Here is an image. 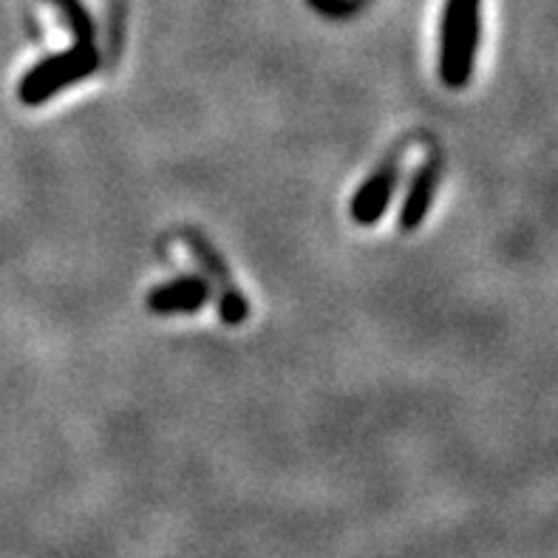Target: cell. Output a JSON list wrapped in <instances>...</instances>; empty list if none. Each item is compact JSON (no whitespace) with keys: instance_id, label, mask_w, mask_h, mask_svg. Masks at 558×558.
Returning <instances> with one entry per match:
<instances>
[{"instance_id":"5b68a950","label":"cell","mask_w":558,"mask_h":558,"mask_svg":"<svg viewBox=\"0 0 558 558\" xmlns=\"http://www.w3.org/2000/svg\"><path fill=\"white\" fill-rule=\"evenodd\" d=\"M397 182H400V159L391 156L361 184V191L354 193L352 219L357 225H375V221H380L391 196H395Z\"/></svg>"},{"instance_id":"8992f818","label":"cell","mask_w":558,"mask_h":558,"mask_svg":"<svg viewBox=\"0 0 558 558\" xmlns=\"http://www.w3.org/2000/svg\"><path fill=\"white\" fill-rule=\"evenodd\" d=\"M437 179H439V162L437 159H428L423 168L411 177V187L405 193L403 210H400V227L403 233H414L423 219L428 216V207L434 202V193H437Z\"/></svg>"},{"instance_id":"277c9868","label":"cell","mask_w":558,"mask_h":558,"mask_svg":"<svg viewBox=\"0 0 558 558\" xmlns=\"http://www.w3.org/2000/svg\"><path fill=\"white\" fill-rule=\"evenodd\" d=\"M210 301V281L202 276H179L159 283L148 295L154 315H193Z\"/></svg>"},{"instance_id":"3957f363","label":"cell","mask_w":558,"mask_h":558,"mask_svg":"<svg viewBox=\"0 0 558 558\" xmlns=\"http://www.w3.org/2000/svg\"><path fill=\"white\" fill-rule=\"evenodd\" d=\"M182 239L187 241V247H191V253L196 255V262L205 267L207 276L219 283V315H221V320H225L227 326L244 324V320H247V315H250V306H247V301H244V295H241L239 287H235L233 276H230V269H227L225 262H221V255L216 253V247H213L207 239H202L196 230H184Z\"/></svg>"},{"instance_id":"7a4b0ae2","label":"cell","mask_w":558,"mask_h":558,"mask_svg":"<svg viewBox=\"0 0 558 558\" xmlns=\"http://www.w3.org/2000/svg\"><path fill=\"white\" fill-rule=\"evenodd\" d=\"M482 0H448L439 35V77L451 88H462L474 71L476 43H480Z\"/></svg>"},{"instance_id":"6da1fadb","label":"cell","mask_w":558,"mask_h":558,"mask_svg":"<svg viewBox=\"0 0 558 558\" xmlns=\"http://www.w3.org/2000/svg\"><path fill=\"white\" fill-rule=\"evenodd\" d=\"M51 7L63 14L65 26H69L71 49L63 54H51L46 60L28 71L26 77L21 80V99L26 106H40L46 99L57 97V94L69 88V85H77L80 80L92 77L97 71V35H94V23L85 12V7L80 0H51Z\"/></svg>"}]
</instances>
